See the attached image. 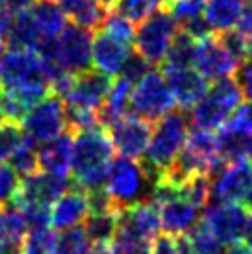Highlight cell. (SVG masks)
Segmentation results:
<instances>
[{
	"label": "cell",
	"mask_w": 252,
	"mask_h": 254,
	"mask_svg": "<svg viewBox=\"0 0 252 254\" xmlns=\"http://www.w3.org/2000/svg\"><path fill=\"white\" fill-rule=\"evenodd\" d=\"M206 2L208 0H167L163 9H167L169 15L178 22V26H182L191 19L204 15Z\"/></svg>",
	"instance_id": "obj_35"
},
{
	"label": "cell",
	"mask_w": 252,
	"mask_h": 254,
	"mask_svg": "<svg viewBox=\"0 0 252 254\" xmlns=\"http://www.w3.org/2000/svg\"><path fill=\"white\" fill-rule=\"evenodd\" d=\"M188 134V119L178 110H171L156 121V127H152V135H150L148 147L143 154V160H141L143 169L147 171V175L152 180H156L161 171H165L175 162L176 156L180 154V150L186 145Z\"/></svg>",
	"instance_id": "obj_2"
},
{
	"label": "cell",
	"mask_w": 252,
	"mask_h": 254,
	"mask_svg": "<svg viewBox=\"0 0 252 254\" xmlns=\"http://www.w3.org/2000/svg\"><path fill=\"white\" fill-rule=\"evenodd\" d=\"M119 212H106V213H87L84 219V230L91 243H112L113 236L117 232V225H119Z\"/></svg>",
	"instance_id": "obj_26"
},
{
	"label": "cell",
	"mask_w": 252,
	"mask_h": 254,
	"mask_svg": "<svg viewBox=\"0 0 252 254\" xmlns=\"http://www.w3.org/2000/svg\"><path fill=\"white\" fill-rule=\"evenodd\" d=\"M22 128L34 143H45L62 134L67 128L65 121V102L60 95L49 93L45 99L30 108L22 119Z\"/></svg>",
	"instance_id": "obj_8"
},
{
	"label": "cell",
	"mask_w": 252,
	"mask_h": 254,
	"mask_svg": "<svg viewBox=\"0 0 252 254\" xmlns=\"http://www.w3.org/2000/svg\"><path fill=\"white\" fill-rule=\"evenodd\" d=\"M175 97L160 71H148L130 93V113L150 123L175 110Z\"/></svg>",
	"instance_id": "obj_6"
},
{
	"label": "cell",
	"mask_w": 252,
	"mask_h": 254,
	"mask_svg": "<svg viewBox=\"0 0 252 254\" xmlns=\"http://www.w3.org/2000/svg\"><path fill=\"white\" fill-rule=\"evenodd\" d=\"M22 137H24V134H22V128L19 123H13V121L0 123V163L9 160V156L19 147Z\"/></svg>",
	"instance_id": "obj_38"
},
{
	"label": "cell",
	"mask_w": 252,
	"mask_h": 254,
	"mask_svg": "<svg viewBox=\"0 0 252 254\" xmlns=\"http://www.w3.org/2000/svg\"><path fill=\"white\" fill-rule=\"evenodd\" d=\"M130 93H132V84L126 82L125 78H117L115 82H112L108 97L102 102V106L98 108L100 127L108 130L117 121L130 115Z\"/></svg>",
	"instance_id": "obj_21"
},
{
	"label": "cell",
	"mask_w": 252,
	"mask_h": 254,
	"mask_svg": "<svg viewBox=\"0 0 252 254\" xmlns=\"http://www.w3.org/2000/svg\"><path fill=\"white\" fill-rule=\"evenodd\" d=\"M150 254H176L175 238L169 236V234L158 236L154 240V247H152V253Z\"/></svg>",
	"instance_id": "obj_44"
},
{
	"label": "cell",
	"mask_w": 252,
	"mask_h": 254,
	"mask_svg": "<svg viewBox=\"0 0 252 254\" xmlns=\"http://www.w3.org/2000/svg\"><path fill=\"white\" fill-rule=\"evenodd\" d=\"M247 60H252V39H251V45H249V58Z\"/></svg>",
	"instance_id": "obj_55"
},
{
	"label": "cell",
	"mask_w": 252,
	"mask_h": 254,
	"mask_svg": "<svg viewBox=\"0 0 252 254\" xmlns=\"http://www.w3.org/2000/svg\"><path fill=\"white\" fill-rule=\"evenodd\" d=\"M243 238H245L247 247L252 249V213L249 215V219H247V226H245V234H243Z\"/></svg>",
	"instance_id": "obj_51"
},
{
	"label": "cell",
	"mask_w": 252,
	"mask_h": 254,
	"mask_svg": "<svg viewBox=\"0 0 252 254\" xmlns=\"http://www.w3.org/2000/svg\"><path fill=\"white\" fill-rule=\"evenodd\" d=\"M188 238L191 241V247L195 254H226L224 243L211 234V230L204 225L202 221H198L191 230L188 232Z\"/></svg>",
	"instance_id": "obj_33"
},
{
	"label": "cell",
	"mask_w": 252,
	"mask_h": 254,
	"mask_svg": "<svg viewBox=\"0 0 252 254\" xmlns=\"http://www.w3.org/2000/svg\"><path fill=\"white\" fill-rule=\"evenodd\" d=\"M148 71H150V65H148L147 60L141 54H137V52H130L128 58L125 60V65H123L119 74L121 78H125L126 82H130L133 85L137 84Z\"/></svg>",
	"instance_id": "obj_39"
},
{
	"label": "cell",
	"mask_w": 252,
	"mask_h": 254,
	"mask_svg": "<svg viewBox=\"0 0 252 254\" xmlns=\"http://www.w3.org/2000/svg\"><path fill=\"white\" fill-rule=\"evenodd\" d=\"M180 197L189 200L198 210L210 202L211 178L210 175H193L180 186Z\"/></svg>",
	"instance_id": "obj_32"
},
{
	"label": "cell",
	"mask_w": 252,
	"mask_h": 254,
	"mask_svg": "<svg viewBox=\"0 0 252 254\" xmlns=\"http://www.w3.org/2000/svg\"><path fill=\"white\" fill-rule=\"evenodd\" d=\"M87 217L85 191L67 190L50 208V225L56 230H67L80 225Z\"/></svg>",
	"instance_id": "obj_20"
},
{
	"label": "cell",
	"mask_w": 252,
	"mask_h": 254,
	"mask_svg": "<svg viewBox=\"0 0 252 254\" xmlns=\"http://www.w3.org/2000/svg\"><path fill=\"white\" fill-rule=\"evenodd\" d=\"M91 47H93V32L76 26L74 22L65 24L62 34L56 39L54 60L63 71L76 74L91 65Z\"/></svg>",
	"instance_id": "obj_9"
},
{
	"label": "cell",
	"mask_w": 252,
	"mask_h": 254,
	"mask_svg": "<svg viewBox=\"0 0 252 254\" xmlns=\"http://www.w3.org/2000/svg\"><path fill=\"white\" fill-rule=\"evenodd\" d=\"M165 2L167 0H119L115 11L128 19L132 24H139L152 11L165 7Z\"/></svg>",
	"instance_id": "obj_34"
},
{
	"label": "cell",
	"mask_w": 252,
	"mask_h": 254,
	"mask_svg": "<svg viewBox=\"0 0 252 254\" xmlns=\"http://www.w3.org/2000/svg\"><path fill=\"white\" fill-rule=\"evenodd\" d=\"M22 87H50V84L35 50L9 49L0 64V89Z\"/></svg>",
	"instance_id": "obj_7"
},
{
	"label": "cell",
	"mask_w": 252,
	"mask_h": 254,
	"mask_svg": "<svg viewBox=\"0 0 252 254\" xmlns=\"http://www.w3.org/2000/svg\"><path fill=\"white\" fill-rule=\"evenodd\" d=\"M11 21H13V13H11L6 6H0V37L6 36V32L9 30Z\"/></svg>",
	"instance_id": "obj_47"
},
{
	"label": "cell",
	"mask_w": 252,
	"mask_h": 254,
	"mask_svg": "<svg viewBox=\"0 0 252 254\" xmlns=\"http://www.w3.org/2000/svg\"><path fill=\"white\" fill-rule=\"evenodd\" d=\"M217 36H219V41L223 43V47L226 49V52H228L232 60L236 62V65L243 64L247 58H249V45H251V39L247 36H243L238 28L221 32Z\"/></svg>",
	"instance_id": "obj_37"
},
{
	"label": "cell",
	"mask_w": 252,
	"mask_h": 254,
	"mask_svg": "<svg viewBox=\"0 0 252 254\" xmlns=\"http://www.w3.org/2000/svg\"><path fill=\"white\" fill-rule=\"evenodd\" d=\"M97 2L104 7L108 13H110V11H115V7H117V4H119V0H97Z\"/></svg>",
	"instance_id": "obj_52"
},
{
	"label": "cell",
	"mask_w": 252,
	"mask_h": 254,
	"mask_svg": "<svg viewBox=\"0 0 252 254\" xmlns=\"http://www.w3.org/2000/svg\"><path fill=\"white\" fill-rule=\"evenodd\" d=\"M35 0H6V7L13 15H17V13H22V11L30 9V6H32Z\"/></svg>",
	"instance_id": "obj_46"
},
{
	"label": "cell",
	"mask_w": 252,
	"mask_h": 254,
	"mask_svg": "<svg viewBox=\"0 0 252 254\" xmlns=\"http://www.w3.org/2000/svg\"><path fill=\"white\" fill-rule=\"evenodd\" d=\"M221 132L217 135V152L223 163H234L247 160V154L252 147V137L243 135L230 130L228 127L219 128Z\"/></svg>",
	"instance_id": "obj_25"
},
{
	"label": "cell",
	"mask_w": 252,
	"mask_h": 254,
	"mask_svg": "<svg viewBox=\"0 0 252 254\" xmlns=\"http://www.w3.org/2000/svg\"><path fill=\"white\" fill-rule=\"evenodd\" d=\"M236 82L239 89L243 91V97L252 100V60H245L236 69Z\"/></svg>",
	"instance_id": "obj_43"
},
{
	"label": "cell",
	"mask_w": 252,
	"mask_h": 254,
	"mask_svg": "<svg viewBox=\"0 0 252 254\" xmlns=\"http://www.w3.org/2000/svg\"><path fill=\"white\" fill-rule=\"evenodd\" d=\"M6 117H4V110H2V104H0V123H4Z\"/></svg>",
	"instance_id": "obj_54"
},
{
	"label": "cell",
	"mask_w": 252,
	"mask_h": 254,
	"mask_svg": "<svg viewBox=\"0 0 252 254\" xmlns=\"http://www.w3.org/2000/svg\"><path fill=\"white\" fill-rule=\"evenodd\" d=\"M224 127L252 137V102H241Z\"/></svg>",
	"instance_id": "obj_42"
},
{
	"label": "cell",
	"mask_w": 252,
	"mask_h": 254,
	"mask_svg": "<svg viewBox=\"0 0 252 254\" xmlns=\"http://www.w3.org/2000/svg\"><path fill=\"white\" fill-rule=\"evenodd\" d=\"M9 163L17 175L21 177H28L39 171V162H37V150H35V143L30 137H22L19 147L13 150V154L9 156Z\"/></svg>",
	"instance_id": "obj_31"
},
{
	"label": "cell",
	"mask_w": 252,
	"mask_h": 254,
	"mask_svg": "<svg viewBox=\"0 0 252 254\" xmlns=\"http://www.w3.org/2000/svg\"><path fill=\"white\" fill-rule=\"evenodd\" d=\"M4 54H6V41L0 37V64H2V58H4Z\"/></svg>",
	"instance_id": "obj_53"
},
{
	"label": "cell",
	"mask_w": 252,
	"mask_h": 254,
	"mask_svg": "<svg viewBox=\"0 0 252 254\" xmlns=\"http://www.w3.org/2000/svg\"><path fill=\"white\" fill-rule=\"evenodd\" d=\"M112 82V76L97 69H85L82 72H76L72 74L69 89L63 95V102L69 106L98 110L108 97Z\"/></svg>",
	"instance_id": "obj_13"
},
{
	"label": "cell",
	"mask_w": 252,
	"mask_h": 254,
	"mask_svg": "<svg viewBox=\"0 0 252 254\" xmlns=\"http://www.w3.org/2000/svg\"><path fill=\"white\" fill-rule=\"evenodd\" d=\"M128 54H130V47L106 34L104 30H98V34L93 37L91 64L97 67V71L104 72L108 76L119 74Z\"/></svg>",
	"instance_id": "obj_18"
},
{
	"label": "cell",
	"mask_w": 252,
	"mask_h": 254,
	"mask_svg": "<svg viewBox=\"0 0 252 254\" xmlns=\"http://www.w3.org/2000/svg\"><path fill=\"white\" fill-rule=\"evenodd\" d=\"M58 234L50 226H35L22 238V254H56Z\"/></svg>",
	"instance_id": "obj_29"
},
{
	"label": "cell",
	"mask_w": 252,
	"mask_h": 254,
	"mask_svg": "<svg viewBox=\"0 0 252 254\" xmlns=\"http://www.w3.org/2000/svg\"><path fill=\"white\" fill-rule=\"evenodd\" d=\"M195 54L196 41L180 30L173 45H171L161 67H173V69L175 67H195Z\"/></svg>",
	"instance_id": "obj_28"
},
{
	"label": "cell",
	"mask_w": 252,
	"mask_h": 254,
	"mask_svg": "<svg viewBox=\"0 0 252 254\" xmlns=\"http://www.w3.org/2000/svg\"><path fill=\"white\" fill-rule=\"evenodd\" d=\"M175 238V249L176 254H195L193 247H191V241H189L188 234H182V236H173Z\"/></svg>",
	"instance_id": "obj_45"
},
{
	"label": "cell",
	"mask_w": 252,
	"mask_h": 254,
	"mask_svg": "<svg viewBox=\"0 0 252 254\" xmlns=\"http://www.w3.org/2000/svg\"><path fill=\"white\" fill-rule=\"evenodd\" d=\"M115 148L108 130L95 127L74 134L70 175L78 190L89 191L104 188Z\"/></svg>",
	"instance_id": "obj_1"
},
{
	"label": "cell",
	"mask_w": 252,
	"mask_h": 254,
	"mask_svg": "<svg viewBox=\"0 0 252 254\" xmlns=\"http://www.w3.org/2000/svg\"><path fill=\"white\" fill-rule=\"evenodd\" d=\"M67 190H69L67 177H58V175L45 173V171H37L34 175L22 177L11 204L17 206L24 202H37V204L50 208V204H54Z\"/></svg>",
	"instance_id": "obj_14"
},
{
	"label": "cell",
	"mask_w": 252,
	"mask_h": 254,
	"mask_svg": "<svg viewBox=\"0 0 252 254\" xmlns=\"http://www.w3.org/2000/svg\"><path fill=\"white\" fill-rule=\"evenodd\" d=\"M28 232L22 213L13 204L0 206V243H21Z\"/></svg>",
	"instance_id": "obj_27"
},
{
	"label": "cell",
	"mask_w": 252,
	"mask_h": 254,
	"mask_svg": "<svg viewBox=\"0 0 252 254\" xmlns=\"http://www.w3.org/2000/svg\"><path fill=\"white\" fill-rule=\"evenodd\" d=\"M85 198H87V213H106L121 210L113 202L112 195L108 193L106 188H97V190L85 191Z\"/></svg>",
	"instance_id": "obj_41"
},
{
	"label": "cell",
	"mask_w": 252,
	"mask_h": 254,
	"mask_svg": "<svg viewBox=\"0 0 252 254\" xmlns=\"http://www.w3.org/2000/svg\"><path fill=\"white\" fill-rule=\"evenodd\" d=\"M28 11L41 34L43 41L58 39V36L62 34V30L67 24L65 15H63L62 7L58 6L56 0H35Z\"/></svg>",
	"instance_id": "obj_23"
},
{
	"label": "cell",
	"mask_w": 252,
	"mask_h": 254,
	"mask_svg": "<svg viewBox=\"0 0 252 254\" xmlns=\"http://www.w3.org/2000/svg\"><path fill=\"white\" fill-rule=\"evenodd\" d=\"M245 7V0H208L204 17L215 34L238 26V21Z\"/></svg>",
	"instance_id": "obj_24"
},
{
	"label": "cell",
	"mask_w": 252,
	"mask_h": 254,
	"mask_svg": "<svg viewBox=\"0 0 252 254\" xmlns=\"http://www.w3.org/2000/svg\"><path fill=\"white\" fill-rule=\"evenodd\" d=\"M106 186L117 208H126L152 197L154 180L147 175L141 162L126 156H117L112 160Z\"/></svg>",
	"instance_id": "obj_4"
},
{
	"label": "cell",
	"mask_w": 252,
	"mask_h": 254,
	"mask_svg": "<svg viewBox=\"0 0 252 254\" xmlns=\"http://www.w3.org/2000/svg\"><path fill=\"white\" fill-rule=\"evenodd\" d=\"M243 99V91L234 76L215 80L206 95L191 108V125L198 130H219L228 123Z\"/></svg>",
	"instance_id": "obj_3"
},
{
	"label": "cell",
	"mask_w": 252,
	"mask_h": 254,
	"mask_svg": "<svg viewBox=\"0 0 252 254\" xmlns=\"http://www.w3.org/2000/svg\"><path fill=\"white\" fill-rule=\"evenodd\" d=\"M93 243L87 238L84 226H72L67 230H62L58 236L56 254H91Z\"/></svg>",
	"instance_id": "obj_30"
},
{
	"label": "cell",
	"mask_w": 252,
	"mask_h": 254,
	"mask_svg": "<svg viewBox=\"0 0 252 254\" xmlns=\"http://www.w3.org/2000/svg\"><path fill=\"white\" fill-rule=\"evenodd\" d=\"M19 175L11 165L0 163V206L11 204L15 193L19 190Z\"/></svg>",
	"instance_id": "obj_40"
},
{
	"label": "cell",
	"mask_w": 252,
	"mask_h": 254,
	"mask_svg": "<svg viewBox=\"0 0 252 254\" xmlns=\"http://www.w3.org/2000/svg\"><path fill=\"white\" fill-rule=\"evenodd\" d=\"M226 254H252V249H249L247 245H241V243H234L226 251Z\"/></svg>",
	"instance_id": "obj_50"
},
{
	"label": "cell",
	"mask_w": 252,
	"mask_h": 254,
	"mask_svg": "<svg viewBox=\"0 0 252 254\" xmlns=\"http://www.w3.org/2000/svg\"><path fill=\"white\" fill-rule=\"evenodd\" d=\"M72 148H74V132L65 128L62 134L43 143L41 150H37L39 167L50 175L67 177L70 171Z\"/></svg>",
	"instance_id": "obj_17"
},
{
	"label": "cell",
	"mask_w": 252,
	"mask_h": 254,
	"mask_svg": "<svg viewBox=\"0 0 252 254\" xmlns=\"http://www.w3.org/2000/svg\"><path fill=\"white\" fill-rule=\"evenodd\" d=\"M106 34H110L112 37H115L117 41H121L126 47H133V37H135V28L128 19H125L123 15H119L117 11H110L106 17L102 28Z\"/></svg>",
	"instance_id": "obj_36"
},
{
	"label": "cell",
	"mask_w": 252,
	"mask_h": 254,
	"mask_svg": "<svg viewBox=\"0 0 252 254\" xmlns=\"http://www.w3.org/2000/svg\"><path fill=\"white\" fill-rule=\"evenodd\" d=\"M91 254H117L113 251L112 243H98L91 249Z\"/></svg>",
	"instance_id": "obj_49"
},
{
	"label": "cell",
	"mask_w": 252,
	"mask_h": 254,
	"mask_svg": "<svg viewBox=\"0 0 252 254\" xmlns=\"http://www.w3.org/2000/svg\"><path fill=\"white\" fill-rule=\"evenodd\" d=\"M163 76L167 80L175 102L184 112L195 106L210 87L208 80L195 67H163Z\"/></svg>",
	"instance_id": "obj_16"
},
{
	"label": "cell",
	"mask_w": 252,
	"mask_h": 254,
	"mask_svg": "<svg viewBox=\"0 0 252 254\" xmlns=\"http://www.w3.org/2000/svg\"><path fill=\"white\" fill-rule=\"evenodd\" d=\"M249 210L236 202H215L210 200L204 206L202 221L211 234L224 245H234L243 240Z\"/></svg>",
	"instance_id": "obj_10"
},
{
	"label": "cell",
	"mask_w": 252,
	"mask_h": 254,
	"mask_svg": "<svg viewBox=\"0 0 252 254\" xmlns=\"http://www.w3.org/2000/svg\"><path fill=\"white\" fill-rule=\"evenodd\" d=\"M200 221V210L180 195L160 204V225L169 236L188 234Z\"/></svg>",
	"instance_id": "obj_19"
},
{
	"label": "cell",
	"mask_w": 252,
	"mask_h": 254,
	"mask_svg": "<svg viewBox=\"0 0 252 254\" xmlns=\"http://www.w3.org/2000/svg\"><path fill=\"white\" fill-rule=\"evenodd\" d=\"M211 198L215 202L241 204L252 193V169L249 162L223 163L211 175Z\"/></svg>",
	"instance_id": "obj_11"
},
{
	"label": "cell",
	"mask_w": 252,
	"mask_h": 254,
	"mask_svg": "<svg viewBox=\"0 0 252 254\" xmlns=\"http://www.w3.org/2000/svg\"><path fill=\"white\" fill-rule=\"evenodd\" d=\"M21 243H0V254H22Z\"/></svg>",
	"instance_id": "obj_48"
},
{
	"label": "cell",
	"mask_w": 252,
	"mask_h": 254,
	"mask_svg": "<svg viewBox=\"0 0 252 254\" xmlns=\"http://www.w3.org/2000/svg\"><path fill=\"white\" fill-rule=\"evenodd\" d=\"M152 127H154V123L130 113L108 128V134H110V139L113 143V148L121 156L139 160V158H143L148 147L150 135H152Z\"/></svg>",
	"instance_id": "obj_12"
},
{
	"label": "cell",
	"mask_w": 252,
	"mask_h": 254,
	"mask_svg": "<svg viewBox=\"0 0 252 254\" xmlns=\"http://www.w3.org/2000/svg\"><path fill=\"white\" fill-rule=\"evenodd\" d=\"M56 2L62 7L63 15L70 19V22L89 32H98L108 17V11L97 0H56Z\"/></svg>",
	"instance_id": "obj_22"
},
{
	"label": "cell",
	"mask_w": 252,
	"mask_h": 254,
	"mask_svg": "<svg viewBox=\"0 0 252 254\" xmlns=\"http://www.w3.org/2000/svg\"><path fill=\"white\" fill-rule=\"evenodd\" d=\"M178 32V22L167 9L160 7L137 24L133 37L135 52L145 58L148 65H161Z\"/></svg>",
	"instance_id": "obj_5"
},
{
	"label": "cell",
	"mask_w": 252,
	"mask_h": 254,
	"mask_svg": "<svg viewBox=\"0 0 252 254\" xmlns=\"http://www.w3.org/2000/svg\"><path fill=\"white\" fill-rule=\"evenodd\" d=\"M195 69L208 82H215L221 78L232 76L238 69V65L226 52L223 43L219 41L217 34H211V36L196 41Z\"/></svg>",
	"instance_id": "obj_15"
}]
</instances>
